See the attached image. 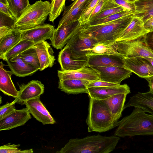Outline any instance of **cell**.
Instances as JSON below:
<instances>
[{"label": "cell", "mask_w": 153, "mask_h": 153, "mask_svg": "<svg viewBox=\"0 0 153 153\" xmlns=\"http://www.w3.org/2000/svg\"><path fill=\"white\" fill-rule=\"evenodd\" d=\"M16 100L15 99L11 102H7L1 106L0 108V120L10 114L16 110L15 104L16 103Z\"/></svg>", "instance_id": "74e56055"}, {"label": "cell", "mask_w": 153, "mask_h": 153, "mask_svg": "<svg viewBox=\"0 0 153 153\" xmlns=\"http://www.w3.org/2000/svg\"><path fill=\"white\" fill-rule=\"evenodd\" d=\"M90 53L113 55L123 57L111 43H99L95 45Z\"/></svg>", "instance_id": "1f68e13d"}, {"label": "cell", "mask_w": 153, "mask_h": 153, "mask_svg": "<svg viewBox=\"0 0 153 153\" xmlns=\"http://www.w3.org/2000/svg\"><path fill=\"white\" fill-rule=\"evenodd\" d=\"M8 8L16 20L30 4L29 0H7Z\"/></svg>", "instance_id": "f546056e"}, {"label": "cell", "mask_w": 153, "mask_h": 153, "mask_svg": "<svg viewBox=\"0 0 153 153\" xmlns=\"http://www.w3.org/2000/svg\"><path fill=\"white\" fill-rule=\"evenodd\" d=\"M49 1L39 0L30 4L16 19L13 29L22 31L31 29L44 24L51 11Z\"/></svg>", "instance_id": "277c9868"}, {"label": "cell", "mask_w": 153, "mask_h": 153, "mask_svg": "<svg viewBox=\"0 0 153 153\" xmlns=\"http://www.w3.org/2000/svg\"><path fill=\"white\" fill-rule=\"evenodd\" d=\"M13 29V28L7 26H4L0 27V40Z\"/></svg>", "instance_id": "bcb514c9"}, {"label": "cell", "mask_w": 153, "mask_h": 153, "mask_svg": "<svg viewBox=\"0 0 153 153\" xmlns=\"http://www.w3.org/2000/svg\"><path fill=\"white\" fill-rule=\"evenodd\" d=\"M92 81L82 79L59 80L58 88L68 94H88L87 86Z\"/></svg>", "instance_id": "7402d4cb"}, {"label": "cell", "mask_w": 153, "mask_h": 153, "mask_svg": "<svg viewBox=\"0 0 153 153\" xmlns=\"http://www.w3.org/2000/svg\"><path fill=\"white\" fill-rule=\"evenodd\" d=\"M66 0H51V10L49 20L53 22L64 11Z\"/></svg>", "instance_id": "d6a6232c"}, {"label": "cell", "mask_w": 153, "mask_h": 153, "mask_svg": "<svg viewBox=\"0 0 153 153\" xmlns=\"http://www.w3.org/2000/svg\"><path fill=\"white\" fill-rule=\"evenodd\" d=\"M120 137L100 135L70 139L58 153H109L115 148Z\"/></svg>", "instance_id": "6da1fadb"}, {"label": "cell", "mask_w": 153, "mask_h": 153, "mask_svg": "<svg viewBox=\"0 0 153 153\" xmlns=\"http://www.w3.org/2000/svg\"><path fill=\"white\" fill-rule=\"evenodd\" d=\"M57 76L59 80L75 79H85L92 81L100 80L99 73L88 65L74 70H58Z\"/></svg>", "instance_id": "5bb4252c"}, {"label": "cell", "mask_w": 153, "mask_h": 153, "mask_svg": "<svg viewBox=\"0 0 153 153\" xmlns=\"http://www.w3.org/2000/svg\"><path fill=\"white\" fill-rule=\"evenodd\" d=\"M16 103L22 105L30 100L40 97L44 91V85L39 81L32 80L27 84L23 83L19 86Z\"/></svg>", "instance_id": "8fae6325"}, {"label": "cell", "mask_w": 153, "mask_h": 153, "mask_svg": "<svg viewBox=\"0 0 153 153\" xmlns=\"http://www.w3.org/2000/svg\"><path fill=\"white\" fill-rule=\"evenodd\" d=\"M21 39V32L13 29L0 40V58L2 59L12 48Z\"/></svg>", "instance_id": "484cf974"}, {"label": "cell", "mask_w": 153, "mask_h": 153, "mask_svg": "<svg viewBox=\"0 0 153 153\" xmlns=\"http://www.w3.org/2000/svg\"><path fill=\"white\" fill-rule=\"evenodd\" d=\"M131 14L105 23L94 26L84 25V28L100 43H109L115 41L120 34L130 22Z\"/></svg>", "instance_id": "5b68a950"}, {"label": "cell", "mask_w": 153, "mask_h": 153, "mask_svg": "<svg viewBox=\"0 0 153 153\" xmlns=\"http://www.w3.org/2000/svg\"><path fill=\"white\" fill-rule=\"evenodd\" d=\"M4 65L2 61L0 62V90L4 94L15 98L19 94V91L17 90L11 79L13 74L11 71L6 70Z\"/></svg>", "instance_id": "cb8c5ba5"}, {"label": "cell", "mask_w": 153, "mask_h": 153, "mask_svg": "<svg viewBox=\"0 0 153 153\" xmlns=\"http://www.w3.org/2000/svg\"><path fill=\"white\" fill-rule=\"evenodd\" d=\"M148 83V86L149 87V91L153 94V76L145 78Z\"/></svg>", "instance_id": "7dc6e473"}, {"label": "cell", "mask_w": 153, "mask_h": 153, "mask_svg": "<svg viewBox=\"0 0 153 153\" xmlns=\"http://www.w3.org/2000/svg\"><path fill=\"white\" fill-rule=\"evenodd\" d=\"M91 0H86L80 6L67 12H63L59 21L58 27L74 22L79 19L82 13L88 6Z\"/></svg>", "instance_id": "83f0119b"}, {"label": "cell", "mask_w": 153, "mask_h": 153, "mask_svg": "<svg viewBox=\"0 0 153 153\" xmlns=\"http://www.w3.org/2000/svg\"><path fill=\"white\" fill-rule=\"evenodd\" d=\"M149 61L153 67V58L149 57H143Z\"/></svg>", "instance_id": "c3c4849f"}, {"label": "cell", "mask_w": 153, "mask_h": 153, "mask_svg": "<svg viewBox=\"0 0 153 153\" xmlns=\"http://www.w3.org/2000/svg\"><path fill=\"white\" fill-rule=\"evenodd\" d=\"M127 95L124 94L113 95L102 100L106 105L115 120L118 121L124 109Z\"/></svg>", "instance_id": "d4e9b609"}, {"label": "cell", "mask_w": 153, "mask_h": 153, "mask_svg": "<svg viewBox=\"0 0 153 153\" xmlns=\"http://www.w3.org/2000/svg\"><path fill=\"white\" fill-rule=\"evenodd\" d=\"M1 96H0V104L1 103Z\"/></svg>", "instance_id": "f907efd6"}, {"label": "cell", "mask_w": 153, "mask_h": 153, "mask_svg": "<svg viewBox=\"0 0 153 153\" xmlns=\"http://www.w3.org/2000/svg\"><path fill=\"white\" fill-rule=\"evenodd\" d=\"M32 47L36 50L40 64L39 70L42 71L48 67H52L56 59L49 44L46 41H42Z\"/></svg>", "instance_id": "d6986e66"}, {"label": "cell", "mask_w": 153, "mask_h": 153, "mask_svg": "<svg viewBox=\"0 0 153 153\" xmlns=\"http://www.w3.org/2000/svg\"><path fill=\"white\" fill-rule=\"evenodd\" d=\"M153 33V32H152Z\"/></svg>", "instance_id": "db71d44e"}, {"label": "cell", "mask_w": 153, "mask_h": 153, "mask_svg": "<svg viewBox=\"0 0 153 153\" xmlns=\"http://www.w3.org/2000/svg\"><path fill=\"white\" fill-rule=\"evenodd\" d=\"M113 83L100 80H96L91 82L88 85V88L90 87H103L114 86L120 85Z\"/></svg>", "instance_id": "60d3db41"}, {"label": "cell", "mask_w": 153, "mask_h": 153, "mask_svg": "<svg viewBox=\"0 0 153 153\" xmlns=\"http://www.w3.org/2000/svg\"><path fill=\"white\" fill-rule=\"evenodd\" d=\"M54 29L53 25L44 24L31 29L20 31L22 39L29 41L36 44L47 39L51 40Z\"/></svg>", "instance_id": "7c38bea8"}, {"label": "cell", "mask_w": 153, "mask_h": 153, "mask_svg": "<svg viewBox=\"0 0 153 153\" xmlns=\"http://www.w3.org/2000/svg\"><path fill=\"white\" fill-rule=\"evenodd\" d=\"M0 12L13 19H16L10 12L8 6L1 2H0Z\"/></svg>", "instance_id": "ee69618b"}, {"label": "cell", "mask_w": 153, "mask_h": 153, "mask_svg": "<svg viewBox=\"0 0 153 153\" xmlns=\"http://www.w3.org/2000/svg\"><path fill=\"white\" fill-rule=\"evenodd\" d=\"M131 107L140 108L146 113L153 114V94L149 91L134 94L125 105L124 109Z\"/></svg>", "instance_id": "ffe728a7"}, {"label": "cell", "mask_w": 153, "mask_h": 153, "mask_svg": "<svg viewBox=\"0 0 153 153\" xmlns=\"http://www.w3.org/2000/svg\"><path fill=\"white\" fill-rule=\"evenodd\" d=\"M136 11L134 16L139 18L144 23L153 16V0L134 1Z\"/></svg>", "instance_id": "4316f807"}, {"label": "cell", "mask_w": 153, "mask_h": 153, "mask_svg": "<svg viewBox=\"0 0 153 153\" xmlns=\"http://www.w3.org/2000/svg\"><path fill=\"white\" fill-rule=\"evenodd\" d=\"M0 27L3 26H7L13 28L16 20L0 12Z\"/></svg>", "instance_id": "f35d334b"}, {"label": "cell", "mask_w": 153, "mask_h": 153, "mask_svg": "<svg viewBox=\"0 0 153 153\" xmlns=\"http://www.w3.org/2000/svg\"><path fill=\"white\" fill-rule=\"evenodd\" d=\"M19 56L25 62L39 69L40 64L37 54L32 46L22 53Z\"/></svg>", "instance_id": "4dcf8cb0"}, {"label": "cell", "mask_w": 153, "mask_h": 153, "mask_svg": "<svg viewBox=\"0 0 153 153\" xmlns=\"http://www.w3.org/2000/svg\"><path fill=\"white\" fill-rule=\"evenodd\" d=\"M35 44L27 40L21 39L9 50L2 59L5 61L16 56L33 46Z\"/></svg>", "instance_id": "f1b7e54d"}, {"label": "cell", "mask_w": 153, "mask_h": 153, "mask_svg": "<svg viewBox=\"0 0 153 153\" xmlns=\"http://www.w3.org/2000/svg\"><path fill=\"white\" fill-rule=\"evenodd\" d=\"M145 28L149 32H153V16L143 23Z\"/></svg>", "instance_id": "f6af8a7d"}, {"label": "cell", "mask_w": 153, "mask_h": 153, "mask_svg": "<svg viewBox=\"0 0 153 153\" xmlns=\"http://www.w3.org/2000/svg\"><path fill=\"white\" fill-rule=\"evenodd\" d=\"M31 118L30 113L27 107L16 109L0 120V130H7L23 126Z\"/></svg>", "instance_id": "4fadbf2b"}, {"label": "cell", "mask_w": 153, "mask_h": 153, "mask_svg": "<svg viewBox=\"0 0 153 153\" xmlns=\"http://www.w3.org/2000/svg\"><path fill=\"white\" fill-rule=\"evenodd\" d=\"M20 144H10L8 143L0 147V153H33V151L32 149L21 150L19 149Z\"/></svg>", "instance_id": "e575fe53"}, {"label": "cell", "mask_w": 153, "mask_h": 153, "mask_svg": "<svg viewBox=\"0 0 153 153\" xmlns=\"http://www.w3.org/2000/svg\"><path fill=\"white\" fill-rule=\"evenodd\" d=\"M126 10H127L121 6L107 9L101 11L97 15L90 19L88 22L102 19L112 14Z\"/></svg>", "instance_id": "d590c367"}, {"label": "cell", "mask_w": 153, "mask_h": 153, "mask_svg": "<svg viewBox=\"0 0 153 153\" xmlns=\"http://www.w3.org/2000/svg\"><path fill=\"white\" fill-rule=\"evenodd\" d=\"M84 25H83L65 45L73 58L78 59L87 56L91 53L94 46L100 43L85 30Z\"/></svg>", "instance_id": "8992f818"}, {"label": "cell", "mask_w": 153, "mask_h": 153, "mask_svg": "<svg viewBox=\"0 0 153 153\" xmlns=\"http://www.w3.org/2000/svg\"><path fill=\"white\" fill-rule=\"evenodd\" d=\"M145 42L148 48L153 52V33L149 32L145 36Z\"/></svg>", "instance_id": "7bdbcfd3"}, {"label": "cell", "mask_w": 153, "mask_h": 153, "mask_svg": "<svg viewBox=\"0 0 153 153\" xmlns=\"http://www.w3.org/2000/svg\"><path fill=\"white\" fill-rule=\"evenodd\" d=\"M118 121L115 120L102 100L89 97L88 114L86 120L89 132L108 131L117 127Z\"/></svg>", "instance_id": "3957f363"}, {"label": "cell", "mask_w": 153, "mask_h": 153, "mask_svg": "<svg viewBox=\"0 0 153 153\" xmlns=\"http://www.w3.org/2000/svg\"><path fill=\"white\" fill-rule=\"evenodd\" d=\"M86 0H76L68 6L65 7L63 12L69 11L82 5Z\"/></svg>", "instance_id": "b9f144b4"}, {"label": "cell", "mask_w": 153, "mask_h": 153, "mask_svg": "<svg viewBox=\"0 0 153 153\" xmlns=\"http://www.w3.org/2000/svg\"><path fill=\"white\" fill-rule=\"evenodd\" d=\"M25 104L30 114L43 125L53 124L56 123L55 120L40 100V97L28 100Z\"/></svg>", "instance_id": "9a60e30c"}, {"label": "cell", "mask_w": 153, "mask_h": 153, "mask_svg": "<svg viewBox=\"0 0 153 153\" xmlns=\"http://www.w3.org/2000/svg\"><path fill=\"white\" fill-rule=\"evenodd\" d=\"M128 0L131 1H133V2H134V0Z\"/></svg>", "instance_id": "816d5d0a"}, {"label": "cell", "mask_w": 153, "mask_h": 153, "mask_svg": "<svg viewBox=\"0 0 153 153\" xmlns=\"http://www.w3.org/2000/svg\"><path fill=\"white\" fill-rule=\"evenodd\" d=\"M114 135L119 137L153 135V114L134 108L129 115L118 121Z\"/></svg>", "instance_id": "7a4b0ae2"}, {"label": "cell", "mask_w": 153, "mask_h": 153, "mask_svg": "<svg viewBox=\"0 0 153 153\" xmlns=\"http://www.w3.org/2000/svg\"><path fill=\"white\" fill-rule=\"evenodd\" d=\"M131 14L133 13L128 10H126L112 14L102 19L88 22L85 25L89 26L99 25L116 20Z\"/></svg>", "instance_id": "836d02e7"}, {"label": "cell", "mask_w": 153, "mask_h": 153, "mask_svg": "<svg viewBox=\"0 0 153 153\" xmlns=\"http://www.w3.org/2000/svg\"><path fill=\"white\" fill-rule=\"evenodd\" d=\"M88 56L75 59L71 57L68 49L65 46L59 52L58 61L61 70L70 71L79 69L88 65Z\"/></svg>", "instance_id": "ac0fdd59"}, {"label": "cell", "mask_w": 153, "mask_h": 153, "mask_svg": "<svg viewBox=\"0 0 153 153\" xmlns=\"http://www.w3.org/2000/svg\"><path fill=\"white\" fill-rule=\"evenodd\" d=\"M145 36L131 40L115 41L111 43L123 57L153 58V52L145 43Z\"/></svg>", "instance_id": "52a82bcc"}, {"label": "cell", "mask_w": 153, "mask_h": 153, "mask_svg": "<svg viewBox=\"0 0 153 153\" xmlns=\"http://www.w3.org/2000/svg\"><path fill=\"white\" fill-rule=\"evenodd\" d=\"M99 1L91 0L88 6L82 12L79 19L81 25H85L88 22L90 15Z\"/></svg>", "instance_id": "8d00e7d4"}, {"label": "cell", "mask_w": 153, "mask_h": 153, "mask_svg": "<svg viewBox=\"0 0 153 153\" xmlns=\"http://www.w3.org/2000/svg\"><path fill=\"white\" fill-rule=\"evenodd\" d=\"M139 0H134V1H139Z\"/></svg>", "instance_id": "f5cc1de1"}, {"label": "cell", "mask_w": 153, "mask_h": 153, "mask_svg": "<svg viewBox=\"0 0 153 153\" xmlns=\"http://www.w3.org/2000/svg\"><path fill=\"white\" fill-rule=\"evenodd\" d=\"M0 2H2L8 6L7 0H0Z\"/></svg>", "instance_id": "681fc988"}, {"label": "cell", "mask_w": 153, "mask_h": 153, "mask_svg": "<svg viewBox=\"0 0 153 153\" xmlns=\"http://www.w3.org/2000/svg\"><path fill=\"white\" fill-rule=\"evenodd\" d=\"M88 57V65L91 67L116 66L124 67L122 61L124 57L106 54L90 53Z\"/></svg>", "instance_id": "44dd1931"}, {"label": "cell", "mask_w": 153, "mask_h": 153, "mask_svg": "<svg viewBox=\"0 0 153 153\" xmlns=\"http://www.w3.org/2000/svg\"><path fill=\"white\" fill-rule=\"evenodd\" d=\"M88 90L89 97L98 100H103L118 94L127 95L130 93V87L126 84L114 86L90 87L88 88Z\"/></svg>", "instance_id": "e0dca14e"}, {"label": "cell", "mask_w": 153, "mask_h": 153, "mask_svg": "<svg viewBox=\"0 0 153 153\" xmlns=\"http://www.w3.org/2000/svg\"><path fill=\"white\" fill-rule=\"evenodd\" d=\"M149 32L144 27L141 19L134 16L130 23L116 41L133 40L145 37Z\"/></svg>", "instance_id": "2e32d148"}, {"label": "cell", "mask_w": 153, "mask_h": 153, "mask_svg": "<svg viewBox=\"0 0 153 153\" xmlns=\"http://www.w3.org/2000/svg\"><path fill=\"white\" fill-rule=\"evenodd\" d=\"M82 25L78 20L57 27L55 29L50 40L51 44L57 49H62Z\"/></svg>", "instance_id": "ba28073f"}, {"label": "cell", "mask_w": 153, "mask_h": 153, "mask_svg": "<svg viewBox=\"0 0 153 153\" xmlns=\"http://www.w3.org/2000/svg\"><path fill=\"white\" fill-rule=\"evenodd\" d=\"M13 74L19 77L31 75L39 69L25 62L19 55L6 61Z\"/></svg>", "instance_id": "603a6c76"}, {"label": "cell", "mask_w": 153, "mask_h": 153, "mask_svg": "<svg viewBox=\"0 0 153 153\" xmlns=\"http://www.w3.org/2000/svg\"><path fill=\"white\" fill-rule=\"evenodd\" d=\"M122 61L124 68L141 78L153 76V66L143 57H124Z\"/></svg>", "instance_id": "30bf717a"}, {"label": "cell", "mask_w": 153, "mask_h": 153, "mask_svg": "<svg viewBox=\"0 0 153 153\" xmlns=\"http://www.w3.org/2000/svg\"><path fill=\"white\" fill-rule=\"evenodd\" d=\"M91 67L99 73L100 80L117 84H120L122 81L129 77L132 74L131 71L121 66Z\"/></svg>", "instance_id": "9c48e42d"}, {"label": "cell", "mask_w": 153, "mask_h": 153, "mask_svg": "<svg viewBox=\"0 0 153 153\" xmlns=\"http://www.w3.org/2000/svg\"><path fill=\"white\" fill-rule=\"evenodd\" d=\"M116 3L126 9L132 12L134 14L136 11L134 2L128 0H115Z\"/></svg>", "instance_id": "ab89813d"}]
</instances>
